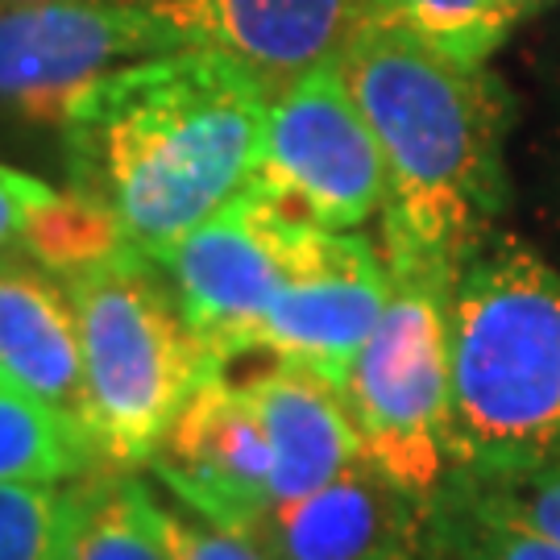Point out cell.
<instances>
[{
  "label": "cell",
  "instance_id": "cell-20",
  "mask_svg": "<svg viewBox=\"0 0 560 560\" xmlns=\"http://www.w3.org/2000/svg\"><path fill=\"white\" fill-rule=\"evenodd\" d=\"M67 490L0 481V560H62Z\"/></svg>",
  "mask_w": 560,
  "mask_h": 560
},
{
  "label": "cell",
  "instance_id": "cell-7",
  "mask_svg": "<svg viewBox=\"0 0 560 560\" xmlns=\"http://www.w3.org/2000/svg\"><path fill=\"white\" fill-rule=\"evenodd\" d=\"M179 46L138 0H50L0 9V108L62 129L104 75Z\"/></svg>",
  "mask_w": 560,
  "mask_h": 560
},
{
  "label": "cell",
  "instance_id": "cell-24",
  "mask_svg": "<svg viewBox=\"0 0 560 560\" xmlns=\"http://www.w3.org/2000/svg\"><path fill=\"white\" fill-rule=\"evenodd\" d=\"M18 4H50V0H0V9H18Z\"/></svg>",
  "mask_w": 560,
  "mask_h": 560
},
{
  "label": "cell",
  "instance_id": "cell-14",
  "mask_svg": "<svg viewBox=\"0 0 560 560\" xmlns=\"http://www.w3.org/2000/svg\"><path fill=\"white\" fill-rule=\"evenodd\" d=\"M270 444V499L291 502L361 460V436L340 386L295 361H275L241 382Z\"/></svg>",
  "mask_w": 560,
  "mask_h": 560
},
{
  "label": "cell",
  "instance_id": "cell-15",
  "mask_svg": "<svg viewBox=\"0 0 560 560\" xmlns=\"http://www.w3.org/2000/svg\"><path fill=\"white\" fill-rule=\"evenodd\" d=\"M62 560H175L141 481L92 478L67 486Z\"/></svg>",
  "mask_w": 560,
  "mask_h": 560
},
{
  "label": "cell",
  "instance_id": "cell-22",
  "mask_svg": "<svg viewBox=\"0 0 560 560\" xmlns=\"http://www.w3.org/2000/svg\"><path fill=\"white\" fill-rule=\"evenodd\" d=\"M154 502V520H159V532L171 557L175 560H270L258 544L241 532H224L217 523H208L203 515L187 511V506H171L150 494Z\"/></svg>",
  "mask_w": 560,
  "mask_h": 560
},
{
  "label": "cell",
  "instance_id": "cell-13",
  "mask_svg": "<svg viewBox=\"0 0 560 560\" xmlns=\"http://www.w3.org/2000/svg\"><path fill=\"white\" fill-rule=\"evenodd\" d=\"M411 502L370 460L291 502H270L249 540L270 560H395L407 552Z\"/></svg>",
  "mask_w": 560,
  "mask_h": 560
},
{
  "label": "cell",
  "instance_id": "cell-17",
  "mask_svg": "<svg viewBox=\"0 0 560 560\" xmlns=\"http://www.w3.org/2000/svg\"><path fill=\"white\" fill-rule=\"evenodd\" d=\"M378 18L399 21L436 50L486 67L490 50L520 18L515 0H378Z\"/></svg>",
  "mask_w": 560,
  "mask_h": 560
},
{
  "label": "cell",
  "instance_id": "cell-21",
  "mask_svg": "<svg viewBox=\"0 0 560 560\" xmlns=\"http://www.w3.org/2000/svg\"><path fill=\"white\" fill-rule=\"evenodd\" d=\"M448 490L457 499L499 515V520L520 523L544 540L560 544V469L502 474V478H457V486H448Z\"/></svg>",
  "mask_w": 560,
  "mask_h": 560
},
{
  "label": "cell",
  "instance_id": "cell-8",
  "mask_svg": "<svg viewBox=\"0 0 560 560\" xmlns=\"http://www.w3.org/2000/svg\"><path fill=\"white\" fill-rule=\"evenodd\" d=\"M303 224L312 221L282 212L249 183L162 258L175 279L183 320L217 361L245 353L254 324L291 279Z\"/></svg>",
  "mask_w": 560,
  "mask_h": 560
},
{
  "label": "cell",
  "instance_id": "cell-11",
  "mask_svg": "<svg viewBox=\"0 0 560 560\" xmlns=\"http://www.w3.org/2000/svg\"><path fill=\"white\" fill-rule=\"evenodd\" d=\"M183 42L241 62L275 101L340 59L378 18V0H138Z\"/></svg>",
  "mask_w": 560,
  "mask_h": 560
},
{
  "label": "cell",
  "instance_id": "cell-2",
  "mask_svg": "<svg viewBox=\"0 0 560 560\" xmlns=\"http://www.w3.org/2000/svg\"><path fill=\"white\" fill-rule=\"evenodd\" d=\"M337 75L386 162V270L457 287L502 208V92L386 18L340 50Z\"/></svg>",
  "mask_w": 560,
  "mask_h": 560
},
{
  "label": "cell",
  "instance_id": "cell-9",
  "mask_svg": "<svg viewBox=\"0 0 560 560\" xmlns=\"http://www.w3.org/2000/svg\"><path fill=\"white\" fill-rule=\"evenodd\" d=\"M390 300L386 261L361 237L303 224L291 279L245 340V353H270L345 386L361 345Z\"/></svg>",
  "mask_w": 560,
  "mask_h": 560
},
{
  "label": "cell",
  "instance_id": "cell-12",
  "mask_svg": "<svg viewBox=\"0 0 560 560\" xmlns=\"http://www.w3.org/2000/svg\"><path fill=\"white\" fill-rule=\"evenodd\" d=\"M0 378L92 441V399L71 291L42 261L9 254H0Z\"/></svg>",
  "mask_w": 560,
  "mask_h": 560
},
{
  "label": "cell",
  "instance_id": "cell-4",
  "mask_svg": "<svg viewBox=\"0 0 560 560\" xmlns=\"http://www.w3.org/2000/svg\"><path fill=\"white\" fill-rule=\"evenodd\" d=\"M62 282L80 316L96 453L120 469L141 465L217 358L183 320L179 300L129 249Z\"/></svg>",
  "mask_w": 560,
  "mask_h": 560
},
{
  "label": "cell",
  "instance_id": "cell-1",
  "mask_svg": "<svg viewBox=\"0 0 560 560\" xmlns=\"http://www.w3.org/2000/svg\"><path fill=\"white\" fill-rule=\"evenodd\" d=\"M266 108L258 80L217 50L129 62L62 125L75 191L113 217L129 254L162 261L254 183Z\"/></svg>",
  "mask_w": 560,
  "mask_h": 560
},
{
  "label": "cell",
  "instance_id": "cell-25",
  "mask_svg": "<svg viewBox=\"0 0 560 560\" xmlns=\"http://www.w3.org/2000/svg\"><path fill=\"white\" fill-rule=\"evenodd\" d=\"M395 560H423L420 544H411V548H407V552H399V557H395Z\"/></svg>",
  "mask_w": 560,
  "mask_h": 560
},
{
  "label": "cell",
  "instance_id": "cell-6",
  "mask_svg": "<svg viewBox=\"0 0 560 560\" xmlns=\"http://www.w3.org/2000/svg\"><path fill=\"white\" fill-rule=\"evenodd\" d=\"M254 187L282 212L332 233H349L386 208V162L337 62L270 101Z\"/></svg>",
  "mask_w": 560,
  "mask_h": 560
},
{
  "label": "cell",
  "instance_id": "cell-5",
  "mask_svg": "<svg viewBox=\"0 0 560 560\" xmlns=\"http://www.w3.org/2000/svg\"><path fill=\"white\" fill-rule=\"evenodd\" d=\"M390 275V300L340 386L361 453L407 499H436L448 481L453 395V287L423 275Z\"/></svg>",
  "mask_w": 560,
  "mask_h": 560
},
{
  "label": "cell",
  "instance_id": "cell-19",
  "mask_svg": "<svg viewBox=\"0 0 560 560\" xmlns=\"http://www.w3.org/2000/svg\"><path fill=\"white\" fill-rule=\"evenodd\" d=\"M436 557L444 560H560V544L499 520L453 490L436 499Z\"/></svg>",
  "mask_w": 560,
  "mask_h": 560
},
{
  "label": "cell",
  "instance_id": "cell-16",
  "mask_svg": "<svg viewBox=\"0 0 560 560\" xmlns=\"http://www.w3.org/2000/svg\"><path fill=\"white\" fill-rule=\"evenodd\" d=\"M96 457V444L80 428L0 378V481L62 486L83 478Z\"/></svg>",
  "mask_w": 560,
  "mask_h": 560
},
{
  "label": "cell",
  "instance_id": "cell-26",
  "mask_svg": "<svg viewBox=\"0 0 560 560\" xmlns=\"http://www.w3.org/2000/svg\"><path fill=\"white\" fill-rule=\"evenodd\" d=\"M515 4H520V9H523V0H515Z\"/></svg>",
  "mask_w": 560,
  "mask_h": 560
},
{
  "label": "cell",
  "instance_id": "cell-10",
  "mask_svg": "<svg viewBox=\"0 0 560 560\" xmlns=\"http://www.w3.org/2000/svg\"><path fill=\"white\" fill-rule=\"evenodd\" d=\"M154 474L187 511L249 536L270 506V444L241 382L212 361L154 448Z\"/></svg>",
  "mask_w": 560,
  "mask_h": 560
},
{
  "label": "cell",
  "instance_id": "cell-3",
  "mask_svg": "<svg viewBox=\"0 0 560 560\" xmlns=\"http://www.w3.org/2000/svg\"><path fill=\"white\" fill-rule=\"evenodd\" d=\"M448 460L457 478L560 469V270L527 245L474 249L453 287Z\"/></svg>",
  "mask_w": 560,
  "mask_h": 560
},
{
  "label": "cell",
  "instance_id": "cell-23",
  "mask_svg": "<svg viewBox=\"0 0 560 560\" xmlns=\"http://www.w3.org/2000/svg\"><path fill=\"white\" fill-rule=\"evenodd\" d=\"M55 200H59V191L50 183L13 171V166H0V254H4V245L25 237L34 212H42Z\"/></svg>",
  "mask_w": 560,
  "mask_h": 560
},
{
  "label": "cell",
  "instance_id": "cell-18",
  "mask_svg": "<svg viewBox=\"0 0 560 560\" xmlns=\"http://www.w3.org/2000/svg\"><path fill=\"white\" fill-rule=\"evenodd\" d=\"M21 241L30 245V258H38L59 279L125 249L113 217L104 208H96L92 200H83L80 191L59 196L55 203H46L42 212H34V221H30Z\"/></svg>",
  "mask_w": 560,
  "mask_h": 560
}]
</instances>
